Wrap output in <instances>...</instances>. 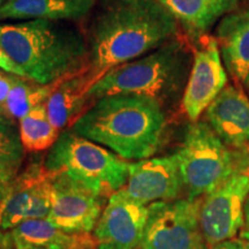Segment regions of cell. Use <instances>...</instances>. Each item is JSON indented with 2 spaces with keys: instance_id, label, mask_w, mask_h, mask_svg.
<instances>
[{
  "instance_id": "d4e9b609",
  "label": "cell",
  "mask_w": 249,
  "mask_h": 249,
  "mask_svg": "<svg viewBox=\"0 0 249 249\" xmlns=\"http://www.w3.org/2000/svg\"><path fill=\"white\" fill-rule=\"evenodd\" d=\"M15 79H17V75H13V74L4 73L2 75H0V108L2 111H4V104L8 97V93L11 91Z\"/></svg>"
},
{
  "instance_id": "277c9868",
  "label": "cell",
  "mask_w": 249,
  "mask_h": 249,
  "mask_svg": "<svg viewBox=\"0 0 249 249\" xmlns=\"http://www.w3.org/2000/svg\"><path fill=\"white\" fill-rule=\"evenodd\" d=\"M193 55L188 39L178 35L142 57L111 68L90 90L89 101L92 105L105 96L139 93L161 103L187 83Z\"/></svg>"
},
{
  "instance_id": "7c38bea8",
  "label": "cell",
  "mask_w": 249,
  "mask_h": 249,
  "mask_svg": "<svg viewBox=\"0 0 249 249\" xmlns=\"http://www.w3.org/2000/svg\"><path fill=\"white\" fill-rule=\"evenodd\" d=\"M183 189L176 154L165 157L129 161L124 195L147 205L160 201L177 200Z\"/></svg>"
},
{
  "instance_id": "44dd1931",
  "label": "cell",
  "mask_w": 249,
  "mask_h": 249,
  "mask_svg": "<svg viewBox=\"0 0 249 249\" xmlns=\"http://www.w3.org/2000/svg\"><path fill=\"white\" fill-rule=\"evenodd\" d=\"M58 82L59 80L49 85H39L26 77L17 76L4 104L6 114L12 119L20 120L37 105L48 101Z\"/></svg>"
},
{
  "instance_id": "7402d4cb",
  "label": "cell",
  "mask_w": 249,
  "mask_h": 249,
  "mask_svg": "<svg viewBox=\"0 0 249 249\" xmlns=\"http://www.w3.org/2000/svg\"><path fill=\"white\" fill-rule=\"evenodd\" d=\"M24 149L17 126L0 127V164L20 167Z\"/></svg>"
},
{
  "instance_id": "9a60e30c",
  "label": "cell",
  "mask_w": 249,
  "mask_h": 249,
  "mask_svg": "<svg viewBox=\"0 0 249 249\" xmlns=\"http://www.w3.org/2000/svg\"><path fill=\"white\" fill-rule=\"evenodd\" d=\"M214 38L227 71L249 86V7L225 15L217 24Z\"/></svg>"
},
{
  "instance_id": "30bf717a",
  "label": "cell",
  "mask_w": 249,
  "mask_h": 249,
  "mask_svg": "<svg viewBox=\"0 0 249 249\" xmlns=\"http://www.w3.org/2000/svg\"><path fill=\"white\" fill-rule=\"evenodd\" d=\"M196 43L182 96V108L192 123L198 120L227 83V74L214 36L205 35Z\"/></svg>"
},
{
  "instance_id": "8992f818",
  "label": "cell",
  "mask_w": 249,
  "mask_h": 249,
  "mask_svg": "<svg viewBox=\"0 0 249 249\" xmlns=\"http://www.w3.org/2000/svg\"><path fill=\"white\" fill-rule=\"evenodd\" d=\"M187 197L201 198L239 171V151H233L207 121H194L176 152Z\"/></svg>"
},
{
  "instance_id": "52a82bcc",
  "label": "cell",
  "mask_w": 249,
  "mask_h": 249,
  "mask_svg": "<svg viewBox=\"0 0 249 249\" xmlns=\"http://www.w3.org/2000/svg\"><path fill=\"white\" fill-rule=\"evenodd\" d=\"M201 203V198L186 197L149 204L140 249H205Z\"/></svg>"
},
{
  "instance_id": "5b68a950",
  "label": "cell",
  "mask_w": 249,
  "mask_h": 249,
  "mask_svg": "<svg viewBox=\"0 0 249 249\" xmlns=\"http://www.w3.org/2000/svg\"><path fill=\"white\" fill-rule=\"evenodd\" d=\"M43 167L110 197L126 185L129 161L68 128L50 148Z\"/></svg>"
},
{
  "instance_id": "4316f807",
  "label": "cell",
  "mask_w": 249,
  "mask_h": 249,
  "mask_svg": "<svg viewBox=\"0 0 249 249\" xmlns=\"http://www.w3.org/2000/svg\"><path fill=\"white\" fill-rule=\"evenodd\" d=\"M240 158H239V171L247 173L249 176V143L239 150Z\"/></svg>"
},
{
  "instance_id": "3957f363",
  "label": "cell",
  "mask_w": 249,
  "mask_h": 249,
  "mask_svg": "<svg viewBox=\"0 0 249 249\" xmlns=\"http://www.w3.org/2000/svg\"><path fill=\"white\" fill-rule=\"evenodd\" d=\"M0 48L27 79L39 85H49L90 65L85 31L68 21L2 23Z\"/></svg>"
},
{
  "instance_id": "83f0119b",
  "label": "cell",
  "mask_w": 249,
  "mask_h": 249,
  "mask_svg": "<svg viewBox=\"0 0 249 249\" xmlns=\"http://www.w3.org/2000/svg\"><path fill=\"white\" fill-rule=\"evenodd\" d=\"M240 238L244 240L249 241V195L245 203V211H244V225L241 227Z\"/></svg>"
},
{
  "instance_id": "836d02e7",
  "label": "cell",
  "mask_w": 249,
  "mask_h": 249,
  "mask_svg": "<svg viewBox=\"0 0 249 249\" xmlns=\"http://www.w3.org/2000/svg\"><path fill=\"white\" fill-rule=\"evenodd\" d=\"M4 73H6V71H2L1 70H0V75H2V74H4Z\"/></svg>"
},
{
  "instance_id": "cb8c5ba5",
  "label": "cell",
  "mask_w": 249,
  "mask_h": 249,
  "mask_svg": "<svg viewBox=\"0 0 249 249\" xmlns=\"http://www.w3.org/2000/svg\"><path fill=\"white\" fill-rule=\"evenodd\" d=\"M0 70L2 71H6L8 74H13V75L26 77L24 75V71L18 66L15 62L12 60L11 57L6 53V52L0 48ZM27 79V77H26Z\"/></svg>"
},
{
  "instance_id": "603a6c76",
  "label": "cell",
  "mask_w": 249,
  "mask_h": 249,
  "mask_svg": "<svg viewBox=\"0 0 249 249\" xmlns=\"http://www.w3.org/2000/svg\"><path fill=\"white\" fill-rule=\"evenodd\" d=\"M18 167L0 164V201L7 192L9 185L17 178Z\"/></svg>"
},
{
  "instance_id": "4dcf8cb0",
  "label": "cell",
  "mask_w": 249,
  "mask_h": 249,
  "mask_svg": "<svg viewBox=\"0 0 249 249\" xmlns=\"http://www.w3.org/2000/svg\"><path fill=\"white\" fill-rule=\"evenodd\" d=\"M15 126V120L8 117L4 111L0 108V127H12Z\"/></svg>"
},
{
  "instance_id": "e0dca14e",
  "label": "cell",
  "mask_w": 249,
  "mask_h": 249,
  "mask_svg": "<svg viewBox=\"0 0 249 249\" xmlns=\"http://www.w3.org/2000/svg\"><path fill=\"white\" fill-rule=\"evenodd\" d=\"M170 9L189 40L197 42L213 24L234 12L240 0H161Z\"/></svg>"
},
{
  "instance_id": "6da1fadb",
  "label": "cell",
  "mask_w": 249,
  "mask_h": 249,
  "mask_svg": "<svg viewBox=\"0 0 249 249\" xmlns=\"http://www.w3.org/2000/svg\"><path fill=\"white\" fill-rule=\"evenodd\" d=\"M179 27L161 0H97L83 28L90 66L107 73L180 35Z\"/></svg>"
},
{
  "instance_id": "4fadbf2b",
  "label": "cell",
  "mask_w": 249,
  "mask_h": 249,
  "mask_svg": "<svg viewBox=\"0 0 249 249\" xmlns=\"http://www.w3.org/2000/svg\"><path fill=\"white\" fill-rule=\"evenodd\" d=\"M90 66L59 79L53 92L45 102L49 119L55 128L68 129L91 107L89 91L105 75Z\"/></svg>"
},
{
  "instance_id": "8fae6325",
  "label": "cell",
  "mask_w": 249,
  "mask_h": 249,
  "mask_svg": "<svg viewBox=\"0 0 249 249\" xmlns=\"http://www.w3.org/2000/svg\"><path fill=\"white\" fill-rule=\"evenodd\" d=\"M148 218V205L119 191L107 203L93 230L96 249H140Z\"/></svg>"
},
{
  "instance_id": "5bb4252c",
  "label": "cell",
  "mask_w": 249,
  "mask_h": 249,
  "mask_svg": "<svg viewBox=\"0 0 249 249\" xmlns=\"http://www.w3.org/2000/svg\"><path fill=\"white\" fill-rule=\"evenodd\" d=\"M205 119L229 147L249 143V99L241 89L226 86L205 110Z\"/></svg>"
},
{
  "instance_id": "9c48e42d",
  "label": "cell",
  "mask_w": 249,
  "mask_h": 249,
  "mask_svg": "<svg viewBox=\"0 0 249 249\" xmlns=\"http://www.w3.org/2000/svg\"><path fill=\"white\" fill-rule=\"evenodd\" d=\"M49 177L52 183V207L46 219L70 234H90L107 203V196L64 174Z\"/></svg>"
},
{
  "instance_id": "ba28073f",
  "label": "cell",
  "mask_w": 249,
  "mask_h": 249,
  "mask_svg": "<svg viewBox=\"0 0 249 249\" xmlns=\"http://www.w3.org/2000/svg\"><path fill=\"white\" fill-rule=\"evenodd\" d=\"M249 195V176L236 171L203 197L200 224L207 246L213 248L230 240L244 225L245 203Z\"/></svg>"
},
{
  "instance_id": "7a4b0ae2",
  "label": "cell",
  "mask_w": 249,
  "mask_h": 249,
  "mask_svg": "<svg viewBox=\"0 0 249 249\" xmlns=\"http://www.w3.org/2000/svg\"><path fill=\"white\" fill-rule=\"evenodd\" d=\"M165 126L160 101L139 93H117L97 99L70 129L123 160H141L158 150Z\"/></svg>"
},
{
  "instance_id": "ffe728a7",
  "label": "cell",
  "mask_w": 249,
  "mask_h": 249,
  "mask_svg": "<svg viewBox=\"0 0 249 249\" xmlns=\"http://www.w3.org/2000/svg\"><path fill=\"white\" fill-rule=\"evenodd\" d=\"M18 135L24 151H44L54 144L60 134L49 119L45 103L18 120Z\"/></svg>"
},
{
  "instance_id": "1f68e13d",
  "label": "cell",
  "mask_w": 249,
  "mask_h": 249,
  "mask_svg": "<svg viewBox=\"0 0 249 249\" xmlns=\"http://www.w3.org/2000/svg\"><path fill=\"white\" fill-rule=\"evenodd\" d=\"M82 249H96V248H95V244H93V242H92V244L87 245L86 247H83Z\"/></svg>"
},
{
  "instance_id": "f1b7e54d",
  "label": "cell",
  "mask_w": 249,
  "mask_h": 249,
  "mask_svg": "<svg viewBox=\"0 0 249 249\" xmlns=\"http://www.w3.org/2000/svg\"><path fill=\"white\" fill-rule=\"evenodd\" d=\"M0 249H15L11 231L0 229Z\"/></svg>"
},
{
  "instance_id": "ac0fdd59",
  "label": "cell",
  "mask_w": 249,
  "mask_h": 249,
  "mask_svg": "<svg viewBox=\"0 0 249 249\" xmlns=\"http://www.w3.org/2000/svg\"><path fill=\"white\" fill-rule=\"evenodd\" d=\"M43 171V165H30L23 173L18 174L0 201V229L11 231L28 219L31 196L37 178Z\"/></svg>"
},
{
  "instance_id": "f546056e",
  "label": "cell",
  "mask_w": 249,
  "mask_h": 249,
  "mask_svg": "<svg viewBox=\"0 0 249 249\" xmlns=\"http://www.w3.org/2000/svg\"><path fill=\"white\" fill-rule=\"evenodd\" d=\"M92 241L88 242V244L85 245H79V246H66V245H45V246H35V247H29V248H24V249H82L83 247H86L87 245L92 244Z\"/></svg>"
},
{
  "instance_id": "2e32d148",
  "label": "cell",
  "mask_w": 249,
  "mask_h": 249,
  "mask_svg": "<svg viewBox=\"0 0 249 249\" xmlns=\"http://www.w3.org/2000/svg\"><path fill=\"white\" fill-rule=\"evenodd\" d=\"M97 0H6L0 20H53L75 22L89 17Z\"/></svg>"
},
{
  "instance_id": "d6986e66",
  "label": "cell",
  "mask_w": 249,
  "mask_h": 249,
  "mask_svg": "<svg viewBox=\"0 0 249 249\" xmlns=\"http://www.w3.org/2000/svg\"><path fill=\"white\" fill-rule=\"evenodd\" d=\"M15 249L35 246L66 245L79 246L92 241L89 234H70L55 227L46 218L27 219L11 230Z\"/></svg>"
},
{
  "instance_id": "484cf974",
  "label": "cell",
  "mask_w": 249,
  "mask_h": 249,
  "mask_svg": "<svg viewBox=\"0 0 249 249\" xmlns=\"http://www.w3.org/2000/svg\"><path fill=\"white\" fill-rule=\"evenodd\" d=\"M213 249H249V241L244 239H230L213 246Z\"/></svg>"
},
{
  "instance_id": "d6a6232c",
  "label": "cell",
  "mask_w": 249,
  "mask_h": 249,
  "mask_svg": "<svg viewBox=\"0 0 249 249\" xmlns=\"http://www.w3.org/2000/svg\"><path fill=\"white\" fill-rule=\"evenodd\" d=\"M5 1H6V0H0V7H1V6L5 4Z\"/></svg>"
}]
</instances>
